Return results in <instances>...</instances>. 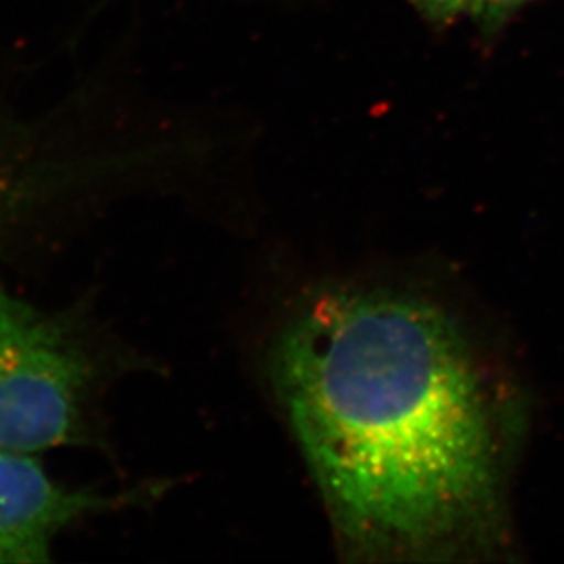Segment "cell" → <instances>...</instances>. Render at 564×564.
I'll list each match as a JSON object with an SVG mask.
<instances>
[{
  "mask_svg": "<svg viewBox=\"0 0 564 564\" xmlns=\"http://www.w3.org/2000/svg\"><path fill=\"white\" fill-rule=\"evenodd\" d=\"M494 375L463 319L419 289L340 285L289 322L278 394L347 554L501 549L516 430Z\"/></svg>",
  "mask_w": 564,
  "mask_h": 564,
  "instance_id": "cell-1",
  "label": "cell"
},
{
  "mask_svg": "<svg viewBox=\"0 0 564 564\" xmlns=\"http://www.w3.org/2000/svg\"><path fill=\"white\" fill-rule=\"evenodd\" d=\"M88 377L66 330L0 291V449L33 455L74 441Z\"/></svg>",
  "mask_w": 564,
  "mask_h": 564,
  "instance_id": "cell-2",
  "label": "cell"
},
{
  "mask_svg": "<svg viewBox=\"0 0 564 564\" xmlns=\"http://www.w3.org/2000/svg\"><path fill=\"white\" fill-rule=\"evenodd\" d=\"M107 505L55 482L32 453L0 449V563H46L63 528Z\"/></svg>",
  "mask_w": 564,
  "mask_h": 564,
  "instance_id": "cell-3",
  "label": "cell"
},
{
  "mask_svg": "<svg viewBox=\"0 0 564 564\" xmlns=\"http://www.w3.org/2000/svg\"><path fill=\"white\" fill-rule=\"evenodd\" d=\"M530 2L533 0H471L469 15L486 35H494Z\"/></svg>",
  "mask_w": 564,
  "mask_h": 564,
  "instance_id": "cell-4",
  "label": "cell"
},
{
  "mask_svg": "<svg viewBox=\"0 0 564 564\" xmlns=\"http://www.w3.org/2000/svg\"><path fill=\"white\" fill-rule=\"evenodd\" d=\"M426 21L433 24H452L458 17L469 13L471 0H405Z\"/></svg>",
  "mask_w": 564,
  "mask_h": 564,
  "instance_id": "cell-5",
  "label": "cell"
}]
</instances>
